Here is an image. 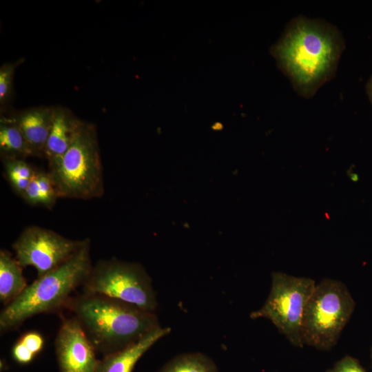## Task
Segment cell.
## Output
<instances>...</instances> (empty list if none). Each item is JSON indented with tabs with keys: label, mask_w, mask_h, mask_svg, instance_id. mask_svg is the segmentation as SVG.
<instances>
[{
	"label": "cell",
	"mask_w": 372,
	"mask_h": 372,
	"mask_svg": "<svg viewBox=\"0 0 372 372\" xmlns=\"http://www.w3.org/2000/svg\"><path fill=\"white\" fill-rule=\"evenodd\" d=\"M366 92H367L369 99L371 103H372V76L370 78L366 85Z\"/></svg>",
	"instance_id": "obj_23"
},
{
	"label": "cell",
	"mask_w": 372,
	"mask_h": 372,
	"mask_svg": "<svg viewBox=\"0 0 372 372\" xmlns=\"http://www.w3.org/2000/svg\"><path fill=\"white\" fill-rule=\"evenodd\" d=\"M81 122L70 110L54 107L52 125L44 149L49 170L59 164L73 142Z\"/></svg>",
	"instance_id": "obj_10"
},
{
	"label": "cell",
	"mask_w": 372,
	"mask_h": 372,
	"mask_svg": "<svg viewBox=\"0 0 372 372\" xmlns=\"http://www.w3.org/2000/svg\"><path fill=\"white\" fill-rule=\"evenodd\" d=\"M1 158L5 174L10 184L13 189L23 197L30 180L37 171L24 159Z\"/></svg>",
	"instance_id": "obj_16"
},
{
	"label": "cell",
	"mask_w": 372,
	"mask_h": 372,
	"mask_svg": "<svg viewBox=\"0 0 372 372\" xmlns=\"http://www.w3.org/2000/svg\"><path fill=\"white\" fill-rule=\"evenodd\" d=\"M0 151L5 158L24 159L34 156L21 131L9 117H1Z\"/></svg>",
	"instance_id": "obj_14"
},
{
	"label": "cell",
	"mask_w": 372,
	"mask_h": 372,
	"mask_svg": "<svg viewBox=\"0 0 372 372\" xmlns=\"http://www.w3.org/2000/svg\"><path fill=\"white\" fill-rule=\"evenodd\" d=\"M19 340L34 355H37L43 349L44 344L43 338L37 331L27 332L22 335Z\"/></svg>",
	"instance_id": "obj_19"
},
{
	"label": "cell",
	"mask_w": 372,
	"mask_h": 372,
	"mask_svg": "<svg viewBox=\"0 0 372 372\" xmlns=\"http://www.w3.org/2000/svg\"><path fill=\"white\" fill-rule=\"evenodd\" d=\"M53 116L54 107H37L19 112L9 118L21 131L34 156H42Z\"/></svg>",
	"instance_id": "obj_11"
},
{
	"label": "cell",
	"mask_w": 372,
	"mask_h": 372,
	"mask_svg": "<svg viewBox=\"0 0 372 372\" xmlns=\"http://www.w3.org/2000/svg\"><path fill=\"white\" fill-rule=\"evenodd\" d=\"M316 285L315 280L309 278L273 272L266 301L259 309L250 313V318L269 320L293 346L302 347L303 314Z\"/></svg>",
	"instance_id": "obj_7"
},
{
	"label": "cell",
	"mask_w": 372,
	"mask_h": 372,
	"mask_svg": "<svg viewBox=\"0 0 372 372\" xmlns=\"http://www.w3.org/2000/svg\"><path fill=\"white\" fill-rule=\"evenodd\" d=\"M90 240L65 262L36 280L0 313L1 333L16 329L27 319L41 313H61L67 309L72 293L86 280L92 264Z\"/></svg>",
	"instance_id": "obj_3"
},
{
	"label": "cell",
	"mask_w": 372,
	"mask_h": 372,
	"mask_svg": "<svg viewBox=\"0 0 372 372\" xmlns=\"http://www.w3.org/2000/svg\"><path fill=\"white\" fill-rule=\"evenodd\" d=\"M333 372H365L359 362L351 356H345L336 363Z\"/></svg>",
	"instance_id": "obj_21"
},
{
	"label": "cell",
	"mask_w": 372,
	"mask_h": 372,
	"mask_svg": "<svg viewBox=\"0 0 372 372\" xmlns=\"http://www.w3.org/2000/svg\"><path fill=\"white\" fill-rule=\"evenodd\" d=\"M328 372H333V371H332V370H331V371H329Z\"/></svg>",
	"instance_id": "obj_25"
},
{
	"label": "cell",
	"mask_w": 372,
	"mask_h": 372,
	"mask_svg": "<svg viewBox=\"0 0 372 372\" xmlns=\"http://www.w3.org/2000/svg\"><path fill=\"white\" fill-rule=\"evenodd\" d=\"M37 176L40 193V205L47 208L52 207L58 195L51 175L49 172H38Z\"/></svg>",
	"instance_id": "obj_18"
},
{
	"label": "cell",
	"mask_w": 372,
	"mask_h": 372,
	"mask_svg": "<svg viewBox=\"0 0 372 372\" xmlns=\"http://www.w3.org/2000/svg\"><path fill=\"white\" fill-rule=\"evenodd\" d=\"M12 355L14 360L23 364L30 363L35 356L19 339L12 347Z\"/></svg>",
	"instance_id": "obj_20"
},
{
	"label": "cell",
	"mask_w": 372,
	"mask_h": 372,
	"mask_svg": "<svg viewBox=\"0 0 372 372\" xmlns=\"http://www.w3.org/2000/svg\"><path fill=\"white\" fill-rule=\"evenodd\" d=\"M83 240H71L39 226L25 227L12 244L15 258L23 267L32 266L40 278L65 262Z\"/></svg>",
	"instance_id": "obj_8"
},
{
	"label": "cell",
	"mask_w": 372,
	"mask_h": 372,
	"mask_svg": "<svg viewBox=\"0 0 372 372\" xmlns=\"http://www.w3.org/2000/svg\"><path fill=\"white\" fill-rule=\"evenodd\" d=\"M344 48L335 27L299 17L287 25L271 53L296 91L309 98L333 76Z\"/></svg>",
	"instance_id": "obj_1"
},
{
	"label": "cell",
	"mask_w": 372,
	"mask_h": 372,
	"mask_svg": "<svg viewBox=\"0 0 372 372\" xmlns=\"http://www.w3.org/2000/svg\"><path fill=\"white\" fill-rule=\"evenodd\" d=\"M158 372H218V369L211 358L204 353L194 352L173 358Z\"/></svg>",
	"instance_id": "obj_15"
},
{
	"label": "cell",
	"mask_w": 372,
	"mask_h": 372,
	"mask_svg": "<svg viewBox=\"0 0 372 372\" xmlns=\"http://www.w3.org/2000/svg\"><path fill=\"white\" fill-rule=\"evenodd\" d=\"M37 176V173L30 180L22 197L25 202L34 205H40V193Z\"/></svg>",
	"instance_id": "obj_22"
},
{
	"label": "cell",
	"mask_w": 372,
	"mask_h": 372,
	"mask_svg": "<svg viewBox=\"0 0 372 372\" xmlns=\"http://www.w3.org/2000/svg\"><path fill=\"white\" fill-rule=\"evenodd\" d=\"M61 318L54 342L59 372H96V351L79 322L74 316Z\"/></svg>",
	"instance_id": "obj_9"
},
{
	"label": "cell",
	"mask_w": 372,
	"mask_h": 372,
	"mask_svg": "<svg viewBox=\"0 0 372 372\" xmlns=\"http://www.w3.org/2000/svg\"><path fill=\"white\" fill-rule=\"evenodd\" d=\"M371 360H372V348H371Z\"/></svg>",
	"instance_id": "obj_24"
},
{
	"label": "cell",
	"mask_w": 372,
	"mask_h": 372,
	"mask_svg": "<svg viewBox=\"0 0 372 372\" xmlns=\"http://www.w3.org/2000/svg\"><path fill=\"white\" fill-rule=\"evenodd\" d=\"M21 60L13 63H6L0 68V105L7 104L13 93V80L14 72L21 63Z\"/></svg>",
	"instance_id": "obj_17"
},
{
	"label": "cell",
	"mask_w": 372,
	"mask_h": 372,
	"mask_svg": "<svg viewBox=\"0 0 372 372\" xmlns=\"http://www.w3.org/2000/svg\"><path fill=\"white\" fill-rule=\"evenodd\" d=\"M23 267L6 249L0 251V301L3 307L16 299L28 287Z\"/></svg>",
	"instance_id": "obj_13"
},
{
	"label": "cell",
	"mask_w": 372,
	"mask_h": 372,
	"mask_svg": "<svg viewBox=\"0 0 372 372\" xmlns=\"http://www.w3.org/2000/svg\"><path fill=\"white\" fill-rule=\"evenodd\" d=\"M152 282L141 264L112 258L92 265L82 288L84 293L106 296L154 312L157 301Z\"/></svg>",
	"instance_id": "obj_6"
},
{
	"label": "cell",
	"mask_w": 372,
	"mask_h": 372,
	"mask_svg": "<svg viewBox=\"0 0 372 372\" xmlns=\"http://www.w3.org/2000/svg\"><path fill=\"white\" fill-rule=\"evenodd\" d=\"M103 356L136 343L161 325L154 312L103 295L83 292L68 308Z\"/></svg>",
	"instance_id": "obj_2"
},
{
	"label": "cell",
	"mask_w": 372,
	"mask_h": 372,
	"mask_svg": "<svg viewBox=\"0 0 372 372\" xmlns=\"http://www.w3.org/2000/svg\"><path fill=\"white\" fill-rule=\"evenodd\" d=\"M170 331L169 327L160 326L128 347L103 356L99 360L96 372H132L139 359Z\"/></svg>",
	"instance_id": "obj_12"
},
{
	"label": "cell",
	"mask_w": 372,
	"mask_h": 372,
	"mask_svg": "<svg viewBox=\"0 0 372 372\" xmlns=\"http://www.w3.org/2000/svg\"><path fill=\"white\" fill-rule=\"evenodd\" d=\"M354 307L355 302L342 282L322 280L316 285L304 309L301 328L303 345L331 349L336 344Z\"/></svg>",
	"instance_id": "obj_5"
},
{
	"label": "cell",
	"mask_w": 372,
	"mask_h": 372,
	"mask_svg": "<svg viewBox=\"0 0 372 372\" xmlns=\"http://www.w3.org/2000/svg\"><path fill=\"white\" fill-rule=\"evenodd\" d=\"M49 173L58 197L90 199L103 195V166L92 124L82 121L71 145Z\"/></svg>",
	"instance_id": "obj_4"
}]
</instances>
